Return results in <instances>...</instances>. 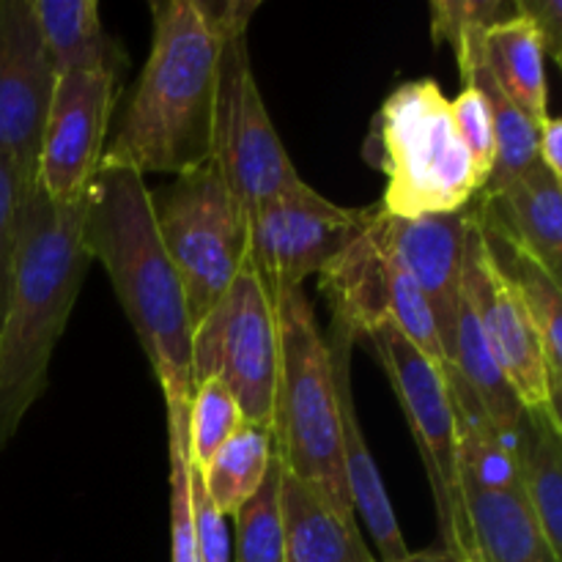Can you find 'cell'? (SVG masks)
<instances>
[{"label":"cell","mask_w":562,"mask_h":562,"mask_svg":"<svg viewBox=\"0 0 562 562\" xmlns=\"http://www.w3.org/2000/svg\"><path fill=\"white\" fill-rule=\"evenodd\" d=\"M362 340L373 346L415 437L431 483L442 549L459 562H477L461 488L459 428L445 371L423 357L390 322L373 327Z\"/></svg>","instance_id":"ba28073f"},{"label":"cell","mask_w":562,"mask_h":562,"mask_svg":"<svg viewBox=\"0 0 562 562\" xmlns=\"http://www.w3.org/2000/svg\"><path fill=\"white\" fill-rule=\"evenodd\" d=\"M280 373L278 305L245 263L212 311L192 329V384L220 379L245 423L272 428Z\"/></svg>","instance_id":"9c48e42d"},{"label":"cell","mask_w":562,"mask_h":562,"mask_svg":"<svg viewBox=\"0 0 562 562\" xmlns=\"http://www.w3.org/2000/svg\"><path fill=\"white\" fill-rule=\"evenodd\" d=\"M538 165L562 181V121L552 113L538 121Z\"/></svg>","instance_id":"d6a6232c"},{"label":"cell","mask_w":562,"mask_h":562,"mask_svg":"<svg viewBox=\"0 0 562 562\" xmlns=\"http://www.w3.org/2000/svg\"><path fill=\"white\" fill-rule=\"evenodd\" d=\"M464 86H475L486 97L494 124V143H497V159H494V170L483 190H499L538 162V121L530 119L519 104H514L499 91L494 77L488 75L486 64L472 71Z\"/></svg>","instance_id":"603a6c76"},{"label":"cell","mask_w":562,"mask_h":562,"mask_svg":"<svg viewBox=\"0 0 562 562\" xmlns=\"http://www.w3.org/2000/svg\"><path fill=\"white\" fill-rule=\"evenodd\" d=\"M82 245L113 283L165 398H190L192 318L184 285L159 239L151 190L135 170H99L86 192Z\"/></svg>","instance_id":"7a4b0ae2"},{"label":"cell","mask_w":562,"mask_h":562,"mask_svg":"<svg viewBox=\"0 0 562 562\" xmlns=\"http://www.w3.org/2000/svg\"><path fill=\"white\" fill-rule=\"evenodd\" d=\"M283 562H379L360 525L344 519L322 494L283 470Z\"/></svg>","instance_id":"e0dca14e"},{"label":"cell","mask_w":562,"mask_h":562,"mask_svg":"<svg viewBox=\"0 0 562 562\" xmlns=\"http://www.w3.org/2000/svg\"><path fill=\"white\" fill-rule=\"evenodd\" d=\"M31 190L33 187H27L25 181L0 159V324H3L5 305H9L11 294V280H14L22 206H25V198Z\"/></svg>","instance_id":"f546056e"},{"label":"cell","mask_w":562,"mask_h":562,"mask_svg":"<svg viewBox=\"0 0 562 562\" xmlns=\"http://www.w3.org/2000/svg\"><path fill=\"white\" fill-rule=\"evenodd\" d=\"M190 398H165L170 461V562H198L195 521L190 503V448H187Z\"/></svg>","instance_id":"484cf974"},{"label":"cell","mask_w":562,"mask_h":562,"mask_svg":"<svg viewBox=\"0 0 562 562\" xmlns=\"http://www.w3.org/2000/svg\"><path fill=\"white\" fill-rule=\"evenodd\" d=\"M53 86L55 69L31 0H0V159L27 187L38 184V154Z\"/></svg>","instance_id":"4fadbf2b"},{"label":"cell","mask_w":562,"mask_h":562,"mask_svg":"<svg viewBox=\"0 0 562 562\" xmlns=\"http://www.w3.org/2000/svg\"><path fill=\"white\" fill-rule=\"evenodd\" d=\"M283 464L274 453L258 492L234 514L231 562H283V508H280Z\"/></svg>","instance_id":"d4e9b609"},{"label":"cell","mask_w":562,"mask_h":562,"mask_svg":"<svg viewBox=\"0 0 562 562\" xmlns=\"http://www.w3.org/2000/svg\"><path fill=\"white\" fill-rule=\"evenodd\" d=\"M245 423L239 404L220 379H203L195 384L187 409V448L190 461L203 470L220 448Z\"/></svg>","instance_id":"83f0119b"},{"label":"cell","mask_w":562,"mask_h":562,"mask_svg":"<svg viewBox=\"0 0 562 562\" xmlns=\"http://www.w3.org/2000/svg\"><path fill=\"white\" fill-rule=\"evenodd\" d=\"M470 212L428 214V217H390L376 206L373 231L393 261L420 285L437 318L448 360L453 355L456 324L461 311V269Z\"/></svg>","instance_id":"5bb4252c"},{"label":"cell","mask_w":562,"mask_h":562,"mask_svg":"<svg viewBox=\"0 0 562 562\" xmlns=\"http://www.w3.org/2000/svg\"><path fill=\"white\" fill-rule=\"evenodd\" d=\"M475 198L470 212L492 245L499 241L562 283V184L554 176L536 162L510 184Z\"/></svg>","instance_id":"9a60e30c"},{"label":"cell","mask_w":562,"mask_h":562,"mask_svg":"<svg viewBox=\"0 0 562 562\" xmlns=\"http://www.w3.org/2000/svg\"><path fill=\"white\" fill-rule=\"evenodd\" d=\"M516 14L530 20L541 36L543 49L549 58L560 64L562 60V3L560 0H516L514 3Z\"/></svg>","instance_id":"1f68e13d"},{"label":"cell","mask_w":562,"mask_h":562,"mask_svg":"<svg viewBox=\"0 0 562 562\" xmlns=\"http://www.w3.org/2000/svg\"><path fill=\"white\" fill-rule=\"evenodd\" d=\"M450 115H453L456 132H459L467 154L475 162L481 179L488 184L494 159H497V143H494V124L486 97L475 86H464V91L450 102Z\"/></svg>","instance_id":"f1b7e54d"},{"label":"cell","mask_w":562,"mask_h":562,"mask_svg":"<svg viewBox=\"0 0 562 562\" xmlns=\"http://www.w3.org/2000/svg\"><path fill=\"white\" fill-rule=\"evenodd\" d=\"M516 464L521 494L549 549L562 558V428L530 417Z\"/></svg>","instance_id":"44dd1931"},{"label":"cell","mask_w":562,"mask_h":562,"mask_svg":"<svg viewBox=\"0 0 562 562\" xmlns=\"http://www.w3.org/2000/svg\"><path fill=\"white\" fill-rule=\"evenodd\" d=\"M190 503L192 521H195L198 562H231V532L228 516L217 510L203 486L201 470L190 461Z\"/></svg>","instance_id":"4dcf8cb0"},{"label":"cell","mask_w":562,"mask_h":562,"mask_svg":"<svg viewBox=\"0 0 562 562\" xmlns=\"http://www.w3.org/2000/svg\"><path fill=\"white\" fill-rule=\"evenodd\" d=\"M126 55L55 75L38 154V190L58 206L80 203L99 173Z\"/></svg>","instance_id":"7c38bea8"},{"label":"cell","mask_w":562,"mask_h":562,"mask_svg":"<svg viewBox=\"0 0 562 562\" xmlns=\"http://www.w3.org/2000/svg\"><path fill=\"white\" fill-rule=\"evenodd\" d=\"M497 261L525 300L527 313L536 324L538 340H541L543 360H547L549 373L562 393V285L525 258L510 256L508 261H503L497 256Z\"/></svg>","instance_id":"4316f807"},{"label":"cell","mask_w":562,"mask_h":562,"mask_svg":"<svg viewBox=\"0 0 562 562\" xmlns=\"http://www.w3.org/2000/svg\"><path fill=\"white\" fill-rule=\"evenodd\" d=\"M86 198L58 206L33 187L22 206L9 305L0 324V450L47 390L49 360L82 291Z\"/></svg>","instance_id":"3957f363"},{"label":"cell","mask_w":562,"mask_h":562,"mask_svg":"<svg viewBox=\"0 0 562 562\" xmlns=\"http://www.w3.org/2000/svg\"><path fill=\"white\" fill-rule=\"evenodd\" d=\"M428 11L434 44H453L464 80L483 66L486 33L516 14L514 3L505 0H434Z\"/></svg>","instance_id":"cb8c5ba5"},{"label":"cell","mask_w":562,"mask_h":562,"mask_svg":"<svg viewBox=\"0 0 562 562\" xmlns=\"http://www.w3.org/2000/svg\"><path fill=\"white\" fill-rule=\"evenodd\" d=\"M159 239L179 272L192 329L228 291L247 263V212L217 165L209 159L190 173L151 190Z\"/></svg>","instance_id":"52a82bcc"},{"label":"cell","mask_w":562,"mask_h":562,"mask_svg":"<svg viewBox=\"0 0 562 562\" xmlns=\"http://www.w3.org/2000/svg\"><path fill=\"white\" fill-rule=\"evenodd\" d=\"M280 322V373L272 439L285 472L322 494L344 519L357 521L340 459L338 401L327 344L305 291L274 294Z\"/></svg>","instance_id":"5b68a950"},{"label":"cell","mask_w":562,"mask_h":562,"mask_svg":"<svg viewBox=\"0 0 562 562\" xmlns=\"http://www.w3.org/2000/svg\"><path fill=\"white\" fill-rule=\"evenodd\" d=\"M274 459L272 428L241 423L201 470L203 486L223 516H234L267 477Z\"/></svg>","instance_id":"7402d4cb"},{"label":"cell","mask_w":562,"mask_h":562,"mask_svg":"<svg viewBox=\"0 0 562 562\" xmlns=\"http://www.w3.org/2000/svg\"><path fill=\"white\" fill-rule=\"evenodd\" d=\"M151 53L99 170L181 176L212 159L220 22L209 0H154Z\"/></svg>","instance_id":"6da1fadb"},{"label":"cell","mask_w":562,"mask_h":562,"mask_svg":"<svg viewBox=\"0 0 562 562\" xmlns=\"http://www.w3.org/2000/svg\"><path fill=\"white\" fill-rule=\"evenodd\" d=\"M461 294L475 311L488 351L525 415L541 417V420L562 428L560 390L543 360L536 324H532L514 280L499 267L497 256L472 212L470 223H467Z\"/></svg>","instance_id":"30bf717a"},{"label":"cell","mask_w":562,"mask_h":562,"mask_svg":"<svg viewBox=\"0 0 562 562\" xmlns=\"http://www.w3.org/2000/svg\"><path fill=\"white\" fill-rule=\"evenodd\" d=\"M31 11L55 75L124 55L104 33L97 0H31Z\"/></svg>","instance_id":"ffe728a7"},{"label":"cell","mask_w":562,"mask_h":562,"mask_svg":"<svg viewBox=\"0 0 562 562\" xmlns=\"http://www.w3.org/2000/svg\"><path fill=\"white\" fill-rule=\"evenodd\" d=\"M220 22V66L212 121V162L245 212L305 190L263 104L247 44L258 0L212 3Z\"/></svg>","instance_id":"8992f818"},{"label":"cell","mask_w":562,"mask_h":562,"mask_svg":"<svg viewBox=\"0 0 562 562\" xmlns=\"http://www.w3.org/2000/svg\"><path fill=\"white\" fill-rule=\"evenodd\" d=\"M327 355L333 368L335 401H338V434H340V459H344L346 486L355 516H360L368 536L373 538L379 549V562H401L409 554L404 536H401L398 519L390 505L387 488L376 470L371 450H368L362 426L357 420L355 393H351V355L360 340L355 338L349 327L338 322H329L327 329Z\"/></svg>","instance_id":"2e32d148"},{"label":"cell","mask_w":562,"mask_h":562,"mask_svg":"<svg viewBox=\"0 0 562 562\" xmlns=\"http://www.w3.org/2000/svg\"><path fill=\"white\" fill-rule=\"evenodd\" d=\"M477 562H562L549 549L521 486H464Z\"/></svg>","instance_id":"ac0fdd59"},{"label":"cell","mask_w":562,"mask_h":562,"mask_svg":"<svg viewBox=\"0 0 562 562\" xmlns=\"http://www.w3.org/2000/svg\"><path fill=\"white\" fill-rule=\"evenodd\" d=\"M362 151L387 179L379 209L390 217L461 212L486 187L431 77L404 82L384 99Z\"/></svg>","instance_id":"277c9868"},{"label":"cell","mask_w":562,"mask_h":562,"mask_svg":"<svg viewBox=\"0 0 562 562\" xmlns=\"http://www.w3.org/2000/svg\"><path fill=\"white\" fill-rule=\"evenodd\" d=\"M488 75L499 91L519 104L530 119L541 121L549 115V80H547V49L530 20L521 14L497 22L486 33V55H483Z\"/></svg>","instance_id":"d6986e66"},{"label":"cell","mask_w":562,"mask_h":562,"mask_svg":"<svg viewBox=\"0 0 562 562\" xmlns=\"http://www.w3.org/2000/svg\"><path fill=\"white\" fill-rule=\"evenodd\" d=\"M401 562H459L450 558L445 549H426V552H409Z\"/></svg>","instance_id":"836d02e7"},{"label":"cell","mask_w":562,"mask_h":562,"mask_svg":"<svg viewBox=\"0 0 562 562\" xmlns=\"http://www.w3.org/2000/svg\"><path fill=\"white\" fill-rule=\"evenodd\" d=\"M373 209H346L313 187L274 198L247 212V263L269 294L302 289L322 274L368 228Z\"/></svg>","instance_id":"8fae6325"}]
</instances>
